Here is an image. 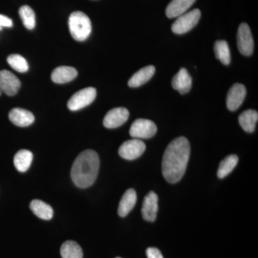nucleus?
Instances as JSON below:
<instances>
[{
	"label": "nucleus",
	"mask_w": 258,
	"mask_h": 258,
	"mask_svg": "<svg viewBox=\"0 0 258 258\" xmlns=\"http://www.w3.org/2000/svg\"><path fill=\"white\" fill-rule=\"evenodd\" d=\"M246 88L241 83L234 84L227 96V107L231 111H236L243 103L246 96Z\"/></svg>",
	"instance_id": "9b49d317"
},
{
	"label": "nucleus",
	"mask_w": 258,
	"mask_h": 258,
	"mask_svg": "<svg viewBox=\"0 0 258 258\" xmlns=\"http://www.w3.org/2000/svg\"><path fill=\"white\" fill-rule=\"evenodd\" d=\"M147 255L148 258H164L161 251L156 247H149L147 249Z\"/></svg>",
	"instance_id": "bb28decb"
},
{
	"label": "nucleus",
	"mask_w": 258,
	"mask_h": 258,
	"mask_svg": "<svg viewBox=\"0 0 258 258\" xmlns=\"http://www.w3.org/2000/svg\"><path fill=\"white\" fill-rule=\"evenodd\" d=\"M154 66H149L139 70L129 79L128 86L132 88H137L148 82L155 74Z\"/></svg>",
	"instance_id": "a211bd4d"
},
{
	"label": "nucleus",
	"mask_w": 258,
	"mask_h": 258,
	"mask_svg": "<svg viewBox=\"0 0 258 258\" xmlns=\"http://www.w3.org/2000/svg\"><path fill=\"white\" fill-rule=\"evenodd\" d=\"M257 120V111L252 109L242 112L238 118L241 127L247 133H252L254 132Z\"/></svg>",
	"instance_id": "aec40b11"
},
{
	"label": "nucleus",
	"mask_w": 258,
	"mask_h": 258,
	"mask_svg": "<svg viewBox=\"0 0 258 258\" xmlns=\"http://www.w3.org/2000/svg\"><path fill=\"white\" fill-rule=\"evenodd\" d=\"M99 167V157L95 151L87 149L81 153L71 169V178L75 185L83 189L91 186L96 181Z\"/></svg>",
	"instance_id": "f03ea898"
},
{
	"label": "nucleus",
	"mask_w": 258,
	"mask_h": 258,
	"mask_svg": "<svg viewBox=\"0 0 258 258\" xmlns=\"http://www.w3.org/2000/svg\"><path fill=\"white\" fill-rule=\"evenodd\" d=\"M115 258H120V257H115Z\"/></svg>",
	"instance_id": "c756f323"
},
{
	"label": "nucleus",
	"mask_w": 258,
	"mask_h": 258,
	"mask_svg": "<svg viewBox=\"0 0 258 258\" xmlns=\"http://www.w3.org/2000/svg\"><path fill=\"white\" fill-rule=\"evenodd\" d=\"M238 160V157L235 154H231L228 157L225 158L219 165L217 176L220 179H223L225 176L230 174L237 166Z\"/></svg>",
	"instance_id": "5701e85b"
},
{
	"label": "nucleus",
	"mask_w": 258,
	"mask_h": 258,
	"mask_svg": "<svg viewBox=\"0 0 258 258\" xmlns=\"http://www.w3.org/2000/svg\"><path fill=\"white\" fill-rule=\"evenodd\" d=\"M1 94H2V91H1V88H0V96H1Z\"/></svg>",
	"instance_id": "c85d7f7f"
},
{
	"label": "nucleus",
	"mask_w": 258,
	"mask_h": 258,
	"mask_svg": "<svg viewBox=\"0 0 258 258\" xmlns=\"http://www.w3.org/2000/svg\"><path fill=\"white\" fill-rule=\"evenodd\" d=\"M157 132V125L152 120L139 118L132 123L129 133L134 139H142L152 138Z\"/></svg>",
	"instance_id": "423d86ee"
},
{
	"label": "nucleus",
	"mask_w": 258,
	"mask_h": 258,
	"mask_svg": "<svg viewBox=\"0 0 258 258\" xmlns=\"http://www.w3.org/2000/svg\"><path fill=\"white\" fill-rule=\"evenodd\" d=\"M7 60H8V64L19 73L24 74L29 70L28 61L23 56L18 55V54H12L8 56Z\"/></svg>",
	"instance_id": "a878e982"
},
{
	"label": "nucleus",
	"mask_w": 258,
	"mask_h": 258,
	"mask_svg": "<svg viewBox=\"0 0 258 258\" xmlns=\"http://www.w3.org/2000/svg\"><path fill=\"white\" fill-rule=\"evenodd\" d=\"M10 121L19 127H27L35 121V116L31 112L23 108H15L9 113Z\"/></svg>",
	"instance_id": "ddd939ff"
},
{
	"label": "nucleus",
	"mask_w": 258,
	"mask_h": 258,
	"mask_svg": "<svg viewBox=\"0 0 258 258\" xmlns=\"http://www.w3.org/2000/svg\"><path fill=\"white\" fill-rule=\"evenodd\" d=\"M32 212L44 220H50L53 217V210L50 205L40 200H33L30 204Z\"/></svg>",
	"instance_id": "6ab92c4d"
},
{
	"label": "nucleus",
	"mask_w": 258,
	"mask_h": 258,
	"mask_svg": "<svg viewBox=\"0 0 258 258\" xmlns=\"http://www.w3.org/2000/svg\"><path fill=\"white\" fill-rule=\"evenodd\" d=\"M21 87L18 78L7 70L0 71V88L2 92L9 96H15Z\"/></svg>",
	"instance_id": "1a4fd4ad"
},
{
	"label": "nucleus",
	"mask_w": 258,
	"mask_h": 258,
	"mask_svg": "<svg viewBox=\"0 0 258 258\" xmlns=\"http://www.w3.org/2000/svg\"><path fill=\"white\" fill-rule=\"evenodd\" d=\"M146 150L145 144L141 139H134L121 144L118 154L126 160H134L140 157Z\"/></svg>",
	"instance_id": "6e6552de"
},
{
	"label": "nucleus",
	"mask_w": 258,
	"mask_h": 258,
	"mask_svg": "<svg viewBox=\"0 0 258 258\" xmlns=\"http://www.w3.org/2000/svg\"><path fill=\"white\" fill-rule=\"evenodd\" d=\"M69 26L71 35L77 41L87 40L92 31L91 20L81 11L74 12L70 15Z\"/></svg>",
	"instance_id": "7ed1b4c3"
},
{
	"label": "nucleus",
	"mask_w": 258,
	"mask_h": 258,
	"mask_svg": "<svg viewBox=\"0 0 258 258\" xmlns=\"http://www.w3.org/2000/svg\"><path fill=\"white\" fill-rule=\"evenodd\" d=\"M137 201V195L135 190L134 189H127L122 197L119 205H118V215L121 217L127 216L129 212L133 210Z\"/></svg>",
	"instance_id": "f3484780"
},
{
	"label": "nucleus",
	"mask_w": 258,
	"mask_h": 258,
	"mask_svg": "<svg viewBox=\"0 0 258 258\" xmlns=\"http://www.w3.org/2000/svg\"><path fill=\"white\" fill-rule=\"evenodd\" d=\"M77 76L78 71L74 68L70 66H60L52 71L51 79L52 82L63 84L71 82L76 79Z\"/></svg>",
	"instance_id": "2eb2a0df"
},
{
	"label": "nucleus",
	"mask_w": 258,
	"mask_h": 258,
	"mask_svg": "<svg viewBox=\"0 0 258 258\" xmlns=\"http://www.w3.org/2000/svg\"><path fill=\"white\" fill-rule=\"evenodd\" d=\"M60 254L62 258H83L82 248L75 241L69 240L61 246Z\"/></svg>",
	"instance_id": "4be33fe9"
},
{
	"label": "nucleus",
	"mask_w": 258,
	"mask_h": 258,
	"mask_svg": "<svg viewBox=\"0 0 258 258\" xmlns=\"http://www.w3.org/2000/svg\"><path fill=\"white\" fill-rule=\"evenodd\" d=\"M171 84L173 88L179 91L181 94H186L191 90L192 79L186 69L182 68L174 76Z\"/></svg>",
	"instance_id": "4468645a"
},
{
	"label": "nucleus",
	"mask_w": 258,
	"mask_h": 258,
	"mask_svg": "<svg viewBox=\"0 0 258 258\" xmlns=\"http://www.w3.org/2000/svg\"><path fill=\"white\" fill-rule=\"evenodd\" d=\"M158 196L154 191L147 194L144 200L142 213L144 220L154 222L157 218L158 212Z\"/></svg>",
	"instance_id": "f8f14e48"
},
{
	"label": "nucleus",
	"mask_w": 258,
	"mask_h": 258,
	"mask_svg": "<svg viewBox=\"0 0 258 258\" xmlns=\"http://www.w3.org/2000/svg\"><path fill=\"white\" fill-rule=\"evenodd\" d=\"M96 94V89L95 88L89 87L81 90L71 97L68 102V108L72 111L82 109L94 101Z\"/></svg>",
	"instance_id": "39448f33"
},
{
	"label": "nucleus",
	"mask_w": 258,
	"mask_h": 258,
	"mask_svg": "<svg viewBox=\"0 0 258 258\" xmlns=\"http://www.w3.org/2000/svg\"><path fill=\"white\" fill-rule=\"evenodd\" d=\"M215 56L222 64L227 66L231 62V54L228 43L225 40H218L215 44Z\"/></svg>",
	"instance_id": "b1692460"
},
{
	"label": "nucleus",
	"mask_w": 258,
	"mask_h": 258,
	"mask_svg": "<svg viewBox=\"0 0 258 258\" xmlns=\"http://www.w3.org/2000/svg\"><path fill=\"white\" fill-rule=\"evenodd\" d=\"M200 17L201 12L198 9H195L180 15L173 23L171 30L178 35L186 33L198 25Z\"/></svg>",
	"instance_id": "20e7f679"
},
{
	"label": "nucleus",
	"mask_w": 258,
	"mask_h": 258,
	"mask_svg": "<svg viewBox=\"0 0 258 258\" xmlns=\"http://www.w3.org/2000/svg\"><path fill=\"white\" fill-rule=\"evenodd\" d=\"M237 47L242 55H252L254 50V40L250 28L247 23L240 24L237 35Z\"/></svg>",
	"instance_id": "0eeeda50"
},
{
	"label": "nucleus",
	"mask_w": 258,
	"mask_h": 258,
	"mask_svg": "<svg viewBox=\"0 0 258 258\" xmlns=\"http://www.w3.org/2000/svg\"><path fill=\"white\" fill-rule=\"evenodd\" d=\"M33 154L30 151L22 149L15 154L14 164L17 170L20 172H25L28 170L31 165Z\"/></svg>",
	"instance_id": "412c9836"
},
{
	"label": "nucleus",
	"mask_w": 258,
	"mask_h": 258,
	"mask_svg": "<svg viewBox=\"0 0 258 258\" xmlns=\"http://www.w3.org/2000/svg\"><path fill=\"white\" fill-rule=\"evenodd\" d=\"M13 25V20L8 18V17L5 16L3 15H0V27H6V28H12Z\"/></svg>",
	"instance_id": "cd10ccee"
},
{
	"label": "nucleus",
	"mask_w": 258,
	"mask_h": 258,
	"mask_svg": "<svg viewBox=\"0 0 258 258\" xmlns=\"http://www.w3.org/2000/svg\"><path fill=\"white\" fill-rule=\"evenodd\" d=\"M19 14L23 20L24 26L28 30H32L35 27V14L33 10L28 5H24L19 10Z\"/></svg>",
	"instance_id": "393cba45"
},
{
	"label": "nucleus",
	"mask_w": 258,
	"mask_h": 258,
	"mask_svg": "<svg viewBox=\"0 0 258 258\" xmlns=\"http://www.w3.org/2000/svg\"><path fill=\"white\" fill-rule=\"evenodd\" d=\"M129 117L128 110L123 107L110 110L103 119V125L107 128H115L126 122Z\"/></svg>",
	"instance_id": "9d476101"
},
{
	"label": "nucleus",
	"mask_w": 258,
	"mask_h": 258,
	"mask_svg": "<svg viewBox=\"0 0 258 258\" xmlns=\"http://www.w3.org/2000/svg\"><path fill=\"white\" fill-rule=\"evenodd\" d=\"M190 156L189 141L184 137L173 140L166 147L162 160V174L168 182L175 184L184 175Z\"/></svg>",
	"instance_id": "f257e3e1"
},
{
	"label": "nucleus",
	"mask_w": 258,
	"mask_h": 258,
	"mask_svg": "<svg viewBox=\"0 0 258 258\" xmlns=\"http://www.w3.org/2000/svg\"><path fill=\"white\" fill-rule=\"evenodd\" d=\"M196 0H172L166 10L167 18H175L184 14Z\"/></svg>",
	"instance_id": "dca6fc26"
}]
</instances>
